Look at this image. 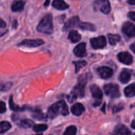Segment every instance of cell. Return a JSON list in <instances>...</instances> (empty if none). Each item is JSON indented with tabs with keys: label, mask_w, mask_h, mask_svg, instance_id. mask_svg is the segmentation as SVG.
Here are the masks:
<instances>
[{
	"label": "cell",
	"mask_w": 135,
	"mask_h": 135,
	"mask_svg": "<svg viewBox=\"0 0 135 135\" xmlns=\"http://www.w3.org/2000/svg\"><path fill=\"white\" fill-rule=\"evenodd\" d=\"M69 108H68L67 104L64 101H60L58 103H54L52 105L48 110V116L51 118L56 117L59 114H61L63 115H68L69 114Z\"/></svg>",
	"instance_id": "1"
},
{
	"label": "cell",
	"mask_w": 135,
	"mask_h": 135,
	"mask_svg": "<svg viewBox=\"0 0 135 135\" xmlns=\"http://www.w3.org/2000/svg\"><path fill=\"white\" fill-rule=\"evenodd\" d=\"M37 30L38 32H41L43 33H46V34L52 33V30H53L52 15L50 14L46 15L37 25Z\"/></svg>",
	"instance_id": "2"
},
{
	"label": "cell",
	"mask_w": 135,
	"mask_h": 135,
	"mask_svg": "<svg viewBox=\"0 0 135 135\" xmlns=\"http://www.w3.org/2000/svg\"><path fill=\"white\" fill-rule=\"evenodd\" d=\"M94 9L95 11L107 15L110 11V4L108 0H96L94 3Z\"/></svg>",
	"instance_id": "3"
},
{
	"label": "cell",
	"mask_w": 135,
	"mask_h": 135,
	"mask_svg": "<svg viewBox=\"0 0 135 135\" xmlns=\"http://www.w3.org/2000/svg\"><path fill=\"white\" fill-rule=\"evenodd\" d=\"M104 91L106 95L110 98H118L120 96L119 88L117 84H108L104 86Z\"/></svg>",
	"instance_id": "4"
},
{
	"label": "cell",
	"mask_w": 135,
	"mask_h": 135,
	"mask_svg": "<svg viewBox=\"0 0 135 135\" xmlns=\"http://www.w3.org/2000/svg\"><path fill=\"white\" fill-rule=\"evenodd\" d=\"M86 81H80L78 84L75 86L71 95L73 99L81 98L84 95V88H85Z\"/></svg>",
	"instance_id": "5"
},
{
	"label": "cell",
	"mask_w": 135,
	"mask_h": 135,
	"mask_svg": "<svg viewBox=\"0 0 135 135\" xmlns=\"http://www.w3.org/2000/svg\"><path fill=\"white\" fill-rule=\"evenodd\" d=\"M91 45L92 48L95 49H103L107 45L106 37L104 36H99L97 37H94V38L91 39Z\"/></svg>",
	"instance_id": "6"
},
{
	"label": "cell",
	"mask_w": 135,
	"mask_h": 135,
	"mask_svg": "<svg viewBox=\"0 0 135 135\" xmlns=\"http://www.w3.org/2000/svg\"><path fill=\"white\" fill-rule=\"evenodd\" d=\"M44 44V41L41 39H26L18 44L19 46H27V47H38Z\"/></svg>",
	"instance_id": "7"
},
{
	"label": "cell",
	"mask_w": 135,
	"mask_h": 135,
	"mask_svg": "<svg viewBox=\"0 0 135 135\" xmlns=\"http://www.w3.org/2000/svg\"><path fill=\"white\" fill-rule=\"evenodd\" d=\"M99 75L101 76L103 79H109L113 76V70L109 67L107 66H103L99 67L97 69Z\"/></svg>",
	"instance_id": "8"
},
{
	"label": "cell",
	"mask_w": 135,
	"mask_h": 135,
	"mask_svg": "<svg viewBox=\"0 0 135 135\" xmlns=\"http://www.w3.org/2000/svg\"><path fill=\"white\" fill-rule=\"evenodd\" d=\"M122 32L127 35L128 37H134L135 36V26L133 23L127 22L124 23L122 26Z\"/></svg>",
	"instance_id": "9"
},
{
	"label": "cell",
	"mask_w": 135,
	"mask_h": 135,
	"mask_svg": "<svg viewBox=\"0 0 135 135\" xmlns=\"http://www.w3.org/2000/svg\"><path fill=\"white\" fill-rule=\"evenodd\" d=\"M118 59L122 64L129 65L133 63V56L127 52H122L118 55Z\"/></svg>",
	"instance_id": "10"
},
{
	"label": "cell",
	"mask_w": 135,
	"mask_h": 135,
	"mask_svg": "<svg viewBox=\"0 0 135 135\" xmlns=\"http://www.w3.org/2000/svg\"><path fill=\"white\" fill-rule=\"evenodd\" d=\"M79 23H80V18H79V17H77V16L73 17V18H71L69 21H68L64 24V30L68 31V30H71L73 28L77 27L79 26Z\"/></svg>",
	"instance_id": "11"
},
{
	"label": "cell",
	"mask_w": 135,
	"mask_h": 135,
	"mask_svg": "<svg viewBox=\"0 0 135 135\" xmlns=\"http://www.w3.org/2000/svg\"><path fill=\"white\" fill-rule=\"evenodd\" d=\"M74 54L78 57H84L86 56V44L80 43L74 49Z\"/></svg>",
	"instance_id": "12"
},
{
	"label": "cell",
	"mask_w": 135,
	"mask_h": 135,
	"mask_svg": "<svg viewBox=\"0 0 135 135\" xmlns=\"http://www.w3.org/2000/svg\"><path fill=\"white\" fill-rule=\"evenodd\" d=\"M90 90L91 92L92 96L96 99V100H101L103 98V92L101 89L95 84H93L90 87Z\"/></svg>",
	"instance_id": "13"
},
{
	"label": "cell",
	"mask_w": 135,
	"mask_h": 135,
	"mask_svg": "<svg viewBox=\"0 0 135 135\" xmlns=\"http://www.w3.org/2000/svg\"><path fill=\"white\" fill-rule=\"evenodd\" d=\"M114 134L116 135H131L130 130L124 125H118L114 129Z\"/></svg>",
	"instance_id": "14"
},
{
	"label": "cell",
	"mask_w": 135,
	"mask_h": 135,
	"mask_svg": "<svg viewBox=\"0 0 135 135\" xmlns=\"http://www.w3.org/2000/svg\"><path fill=\"white\" fill-rule=\"evenodd\" d=\"M52 4L54 8L60 11H64L69 7V4H67L64 0H53Z\"/></svg>",
	"instance_id": "15"
},
{
	"label": "cell",
	"mask_w": 135,
	"mask_h": 135,
	"mask_svg": "<svg viewBox=\"0 0 135 135\" xmlns=\"http://www.w3.org/2000/svg\"><path fill=\"white\" fill-rule=\"evenodd\" d=\"M24 6H25V2L23 0H15L12 3L11 10L14 12H19L24 9Z\"/></svg>",
	"instance_id": "16"
},
{
	"label": "cell",
	"mask_w": 135,
	"mask_h": 135,
	"mask_svg": "<svg viewBox=\"0 0 135 135\" xmlns=\"http://www.w3.org/2000/svg\"><path fill=\"white\" fill-rule=\"evenodd\" d=\"M131 77V73L128 69H123L119 75V80L122 84H126L129 81Z\"/></svg>",
	"instance_id": "17"
},
{
	"label": "cell",
	"mask_w": 135,
	"mask_h": 135,
	"mask_svg": "<svg viewBox=\"0 0 135 135\" xmlns=\"http://www.w3.org/2000/svg\"><path fill=\"white\" fill-rule=\"evenodd\" d=\"M84 110H85V109H84V107L81 103H79L74 104V105L72 107V109H71L72 113H73L74 115H76V116H79V115L82 114L83 112L84 111Z\"/></svg>",
	"instance_id": "18"
},
{
	"label": "cell",
	"mask_w": 135,
	"mask_h": 135,
	"mask_svg": "<svg viewBox=\"0 0 135 135\" xmlns=\"http://www.w3.org/2000/svg\"><path fill=\"white\" fill-rule=\"evenodd\" d=\"M124 93L126 97H133L135 95V83L127 86L124 90Z\"/></svg>",
	"instance_id": "19"
},
{
	"label": "cell",
	"mask_w": 135,
	"mask_h": 135,
	"mask_svg": "<svg viewBox=\"0 0 135 135\" xmlns=\"http://www.w3.org/2000/svg\"><path fill=\"white\" fill-rule=\"evenodd\" d=\"M69 40L73 42V43H76L77 41H79L81 38V36L80 34L77 32V31H75V30H72L69 34Z\"/></svg>",
	"instance_id": "20"
},
{
	"label": "cell",
	"mask_w": 135,
	"mask_h": 135,
	"mask_svg": "<svg viewBox=\"0 0 135 135\" xmlns=\"http://www.w3.org/2000/svg\"><path fill=\"white\" fill-rule=\"evenodd\" d=\"M80 29L84 30H90V31H95V27L93 24L89 22H80L78 26Z\"/></svg>",
	"instance_id": "21"
},
{
	"label": "cell",
	"mask_w": 135,
	"mask_h": 135,
	"mask_svg": "<svg viewBox=\"0 0 135 135\" xmlns=\"http://www.w3.org/2000/svg\"><path fill=\"white\" fill-rule=\"evenodd\" d=\"M11 128V125L10 122H8L7 121H3V122H0V133H1L7 132Z\"/></svg>",
	"instance_id": "22"
},
{
	"label": "cell",
	"mask_w": 135,
	"mask_h": 135,
	"mask_svg": "<svg viewBox=\"0 0 135 135\" xmlns=\"http://www.w3.org/2000/svg\"><path fill=\"white\" fill-rule=\"evenodd\" d=\"M120 36L118 34H108V39L109 42L111 45H116L120 41Z\"/></svg>",
	"instance_id": "23"
},
{
	"label": "cell",
	"mask_w": 135,
	"mask_h": 135,
	"mask_svg": "<svg viewBox=\"0 0 135 135\" xmlns=\"http://www.w3.org/2000/svg\"><path fill=\"white\" fill-rule=\"evenodd\" d=\"M7 32V27L6 22L0 18V37L3 36Z\"/></svg>",
	"instance_id": "24"
},
{
	"label": "cell",
	"mask_w": 135,
	"mask_h": 135,
	"mask_svg": "<svg viewBox=\"0 0 135 135\" xmlns=\"http://www.w3.org/2000/svg\"><path fill=\"white\" fill-rule=\"evenodd\" d=\"M76 133V127L74 126H71L66 129L63 135H75Z\"/></svg>",
	"instance_id": "25"
},
{
	"label": "cell",
	"mask_w": 135,
	"mask_h": 135,
	"mask_svg": "<svg viewBox=\"0 0 135 135\" xmlns=\"http://www.w3.org/2000/svg\"><path fill=\"white\" fill-rule=\"evenodd\" d=\"M48 126L45 124H37L33 126V130L35 132H41L45 129H47Z\"/></svg>",
	"instance_id": "26"
},
{
	"label": "cell",
	"mask_w": 135,
	"mask_h": 135,
	"mask_svg": "<svg viewBox=\"0 0 135 135\" xmlns=\"http://www.w3.org/2000/svg\"><path fill=\"white\" fill-rule=\"evenodd\" d=\"M75 67H76V73H78L81 68L84 67L87 64V62L85 60H80V61H76L74 62Z\"/></svg>",
	"instance_id": "27"
},
{
	"label": "cell",
	"mask_w": 135,
	"mask_h": 135,
	"mask_svg": "<svg viewBox=\"0 0 135 135\" xmlns=\"http://www.w3.org/2000/svg\"><path fill=\"white\" fill-rule=\"evenodd\" d=\"M33 125V122L30 119H24L20 123V126L22 127H24V128H26V127H30Z\"/></svg>",
	"instance_id": "28"
},
{
	"label": "cell",
	"mask_w": 135,
	"mask_h": 135,
	"mask_svg": "<svg viewBox=\"0 0 135 135\" xmlns=\"http://www.w3.org/2000/svg\"><path fill=\"white\" fill-rule=\"evenodd\" d=\"M33 117L36 119H39V120H42L43 119V114L41 112V110H36L33 111Z\"/></svg>",
	"instance_id": "29"
},
{
	"label": "cell",
	"mask_w": 135,
	"mask_h": 135,
	"mask_svg": "<svg viewBox=\"0 0 135 135\" xmlns=\"http://www.w3.org/2000/svg\"><path fill=\"white\" fill-rule=\"evenodd\" d=\"M10 107H11V110H15V111H17V110H20L19 107L17 106V105L13 102L12 97H11V99H10Z\"/></svg>",
	"instance_id": "30"
},
{
	"label": "cell",
	"mask_w": 135,
	"mask_h": 135,
	"mask_svg": "<svg viewBox=\"0 0 135 135\" xmlns=\"http://www.w3.org/2000/svg\"><path fill=\"white\" fill-rule=\"evenodd\" d=\"M7 110V107L4 102L0 101V114L1 113H4Z\"/></svg>",
	"instance_id": "31"
},
{
	"label": "cell",
	"mask_w": 135,
	"mask_h": 135,
	"mask_svg": "<svg viewBox=\"0 0 135 135\" xmlns=\"http://www.w3.org/2000/svg\"><path fill=\"white\" fill-rule=\"evenodd\" d=\"M128 17L135 22V11H132V12H129L128 14Z\"/></svg>",
	"instance_id": "32"
},
{
	"label": "cell",
	"mask_w": 135,
	"mask_h": 135,
	"mask_svg": "<svg viewBox=\"0 0 135 135\" xmlns=\"http://www.w3.org/2000/svg\"><path fill=\"white\" fill-rule=\"evenodd\" d=\"M122 108H123V107H122V106H121V107L116 106V107H114V109H113V111H114V112H118V111L121 110Z\"/></svg>",
	"instance_id": "33"
},
{
	"label": "cell",
	"mask_w": 135,
	"mask_h": 135,
	"mask_svg": "<svg viewBox=\"0 0 135 135\" xmlns=\"http://www.w3.org/2000/svg\"><path fill=\"white\" fill-rule=\"evenodd\" d=\"M130 49H131V50L135 53V42H134V43H133V44L130 45Z\"/></svg>",
	"instance_id": "34"
},
{
	"label": "cell",
	"mask_w": 135,
	"mask_h": 135,
	"mask_svg": "<svg viewBox=\"0 0 135 135\" xmlns=\"http://www.w3.org/2000/svg\"><path fill=\"white\" fill-rule=\"evenodd\" d=\"M127 3L130 5H135V0H128Z\"/></svg>",
	"instance_id": "35"
},
{
	"label": "cell",
	"mask_w": 135,
	"mask_h": 135,
	"mask_svg": "<svg viewBox=\"0 0 135 135\" xmlns=\"http://www.w3.org/2000/svg\"><path fill=\"white\" fill-rule=\"evenodd\" d=\"M131 127H132L133 129H135V121H134V120L131 122Z\"/></svg>",
	"instance_id": "36"
},
{
	"label": "cell",
	"mask_w": 135,
	"mask_h": 135,
	"mask_svg": "<svg viewBox=\"0 0 135 135\" xmlns=\"http://www.w3.org/2000/svg\"><path fill=\"white\" fill-rule=\"evenodd\" d=\"M49 1H50V0H46V3H45V7H48V5L49 3Z\"/></svg>",
	"instance_id": "37"
},
{
	"label": "cell",
	"mask_w": 135,
	"mask_h": 135,
	"mask_svg": "<svg viewBox=\"0 0 135 135\" xmlns=\"http://www.w3.org/2000/svg\"><path fill=\"white\" fill-rule=\"evenodd\" d=\"M36 135H41V133H40V134H36Z\"/></svg>",
	"instance_id": "38"
},
{
	"label": "cell",
	"mask_w": 135,
	"mask_h": 135,
	"mask_svg": "<svg viewBox=\"0 0 135 135\" xmlns=\"http://www.w3.org/2000/svg\"><path fill=\"white\" fill-rule=\"evenodd\" d=\"M133 135H135V133H134V134H133Z\"/></svg>",
	"instance_id": "39"
},
{
	"label": "cell",
	"mask_w": 135,
	"mask_h": 135,
	"mask_svg": "<svg viewBox=\"0 0 135 135\" xmlns=\"http://www.w3.org/2000/svg\"><path fill=\"white\" fill-rule=\"evenodd\" d=\"M114 135H116V134H114Z\"/></svg>",
	"instance_id": "40"
}]
</instances>
